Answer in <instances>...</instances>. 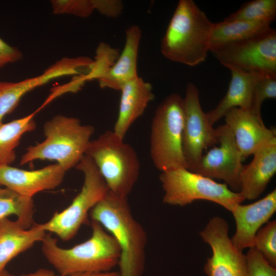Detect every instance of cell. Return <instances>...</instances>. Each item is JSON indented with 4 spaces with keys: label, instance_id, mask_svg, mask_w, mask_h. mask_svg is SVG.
<instances>
[{
    "label": "cell",
    "instance_id": "3957f363",
    "mask_svg": "<svg viewBox=\"0 0 276 276\" xmlns=\"http://www.w3.org/2000/svg\"><path fill=\"white\" fill-rule=\"evenodd\" d=\"M91 226V237L70 248L59 247L56 239L45 235L42 252L60 275L108 271L118 265L120 249L115 239L97 222L92 220Z\"/></svg>",
    "mask_w": 276,
    "mask_h": 276
},
{
    "label": "cell",
    "instance_id": "8992f818",
    "mask_svg": "<svg viewBox=\"0 0 276 276\" xmlns=\"http://www.w3.org/2000/svg\"><path fill=\"white\" fill-rule=\"evenodd\" d=\"M184 116L183 98L175 93L166 97L155 111L151 125L150 154L154 167L161 172L186 168L182 147Z\"/></svg>",
    "mask_w": 276,
    "mask_h": 276
},
{
    "label": "cell",
    "instance_id": "5bb4252c",
    "mask_svg": "<svg viewBox=\"0 0 276 276\" xmlns=\"http://www.w3.org/2000/svg\"><path fill=\"white\" fill-rule=\"evenodd\" d=\"M276 211V190L274 189L263 198L249 204H237L231 211L236 229L231 238L239 250L254 247L256 234Z\"/></svg>",
    "mask_w": 276,
    "mask_h": 276
},
{
    "label": "cell",
    "instance_id": "e0dca14e",
    "mask_svg": "<svg viewBox=\"0 0 276 276\" xmlns=\"http://www.w3.org/2000/svg\"><path fill=\"white\" fill-rule=\"evenodd\" d=\"M120 91L119 113L113 131L124 139L132 124L143 114L155 96L151 83L139 76L126 82Z\"/></svg>",
    "mask_w": 276,
    "mask_h": 276
},
{
    "label": "cell",
    "instance_id": "1f68e13d",
    "mask_svg": "<svg viewBox=\"0 0 276 276\" xmlns=\"http://www.w3.org/2000/svg\"><path fill=\"white\" fill-rule=\"evenodd\" d=\"M69 276H120L119 272L105 271V272H88L78 273Z\"/></svg>",
    "mask_w": 276,
    "mask_h": 276
},
{
    "label": "cell",
    "instance_id": "7a4b0ae2",
    "mask_svg": "<svg viewBox=\"0 0 276 276\" xmlns=\"http://www.w3.org/2000/svg\"><path fill=\"white\" fill-rule=\"evenodd\" d=\"M213 24L193 1H179L161 40L162 54L171 61L190 66L204 61Z\"/></svg>",
    "mask_w": 276,
    "mask_h": 276
},
{
    "label": "cell",
    "instance_id": "d6a6232c",
    "mask_svg": "<svg viewBox=\"0 0 276 276\" xmlns=\"http://www.w3.org/2000/svg\"><path fill=\"white\" fill-rule=\"evenodd\" d=\"M21 276H61L56 274L53 271L47 269H40L37 271Z\"/></svg>",
    "mask_w": 276,
    "mask_h": 276
},
{
    "label": "cell",
    "instance_id": "cb8c5ba5",
    "mask_svg": "<svg viewBox=\"0 0 276 276\" xmlns=\"http://www.w3.org/2000/svg\"><path fill=\"white\" fill-rule=\"evenodd\" d=\"M275 16V0H254L244 3L224 20H242L270 25L274 20Z\"/></svg>",
    "mask_w": 276,
    "mask_h": 276
},
{
    "label": "cell",
    "instance_id": "8fae6325",
    "mask_svg": "<svg viewBox=\"0 0 276 276\" xmlns=\"http://www.w3.org/2000/svg\"><path fill=\"white\" fill-rule=\"evenodd\" d=\"M228 230L226 221L221 217L215 216L199 233L212 251V256L207 259L203 269L208 276H246V256L234 246Z\"/></svg>",
    "mask_w": 276,
    "mask_h": 276
},
{
    "label": "cell",
    "instance_id": "f546056e",
    "mask_svg": "<svg viewBox=\"0 0 276 276\" xmlns=\"http://www.w3.org/2000/svg\"><path fill=\"white\" fill-rule=\"evenodd\" d=\"M95 9L107 17L117 18L123 11V3L120 0H93Z\"/></svg>",
    "mask_w": 276,
    "mask_h": 276
},
{
    "label": "cell",
    "instance_id": "f1b7e54d",
    "mask_svg": "<svg viewBox=\"0 0 276 276\" xmlns=\"http://www.w3.org/2000/svg\"><path fill=\"white\" fill-rule=\"evenodd\" d=\"M246 256V276H276V268L271 266L255 247L249 248Z\"/></svg>",
    "mask_w": 276,
    "mask_h": 276
},
{
    "label": "cell",
    "instance_id": "ac0fdd59",
    "mask_svg": "<svg viewBox=\"0 0 276 276\" xmlns=\"http://www.w3.org/2000/svg\"><path fill=\"white\" fill-rule=\"evenodd\" d=\"M142 31L136 25L126 30L123 50L113 65L98 81L102 88L120 90L129 81L138 77L137 58Z\"/></svg>",
    "mask_w": 276,
    "mask_h": 276
},
{
    "label": "cell",
    "instance_id": "836d02e7",
    "mask_svg": "<svg viewBox=\"0 0 276 276\" xmlns=\"http://www.w3.org/2000/svg\"><path fill=\"white\" fill-rule=\"evenodd\" d=\"M0 276H14L5 269L0 270Z\"/></svg>",
    "mask_w": 276,
    "mask_h": 276
},
{
    "label": "cell",
    "instance_id": "7c38bea8",
    "mask_svg": "<svg viewBox=\"0 0 276 276\" xmlns=\"http://www.w3.org/2000/svg\"><path fill=\"white\" fill-rule=\"evenodd\" d=\"M217 130L219 146L203 154L192 172L211 179H221L231 190L239 192L243 159L230 129L224 124Z\"/></svg>",
    "mask_w": 276,
    "mask_h": 276
},
{
    "label": "cell",
    "instance_id": "83f0119b",
    "mask_svg": "<svg viewBox=\"0 0 276 276\" xmlns=\"http://www.w3.org/2000/svg\"><path fill=\"white\" fill-rule=\"evenodd\" d=\"M51 3L56 14H71L86 18L95 10L93 0H53Z\"/></svg>",
    "mask_w": 276,
    "mask_h": 276
},
{
    "label": "cell",
    "instance_id": "d4e9b609",
    "mask_svg": "<svg viewBox=\"0 0 276 276\" xmlns=\"http://www.w3.org/2000/svg\"><path fill=\"white\" fill-rule=\"evenodd\" d=\"M119 55L118 49L106 42H100L96 50L91 70L88 75L85 76L86 81L98 80L102 77L113 65Z\"/></svg>",
    "mask_w": 276,
    "mask_h": 276
},
{
    "label": "cell",
    "instance_id": "9c48e42d",
    "mask_svg": "<svg viewBox=\"0 0 276 276\" xmlns=\"http://www.w3.org/2000/svg\"><path fill=\"white\" fill-rule=\"evenodd\" d=\"M228 69L276 75V31H267L243 40L231 43L212 52Z\"/></svg>",
    "mask_w": 276,
    "mask_h": 276
},
{
    "label": "cell",
    "instance_id": "4316f807",
    "mask_svg": "<svg viewBox=\"0 0 276 276\" xmlns=\"http://www.w3.org/2000/svg\"><path fill=\"white\" fill-rule=\"evenodd\" d=\"M276 98V75L259 74L255 84L250 111L259 119L263 120L261 106L267 99Z\"/></svg>",
    "mask_w": 276,
    "mask_h": 276
},
{
    "label": "cell",
    "instance_id": "484cf974",
    "mask_svg": "<svg viewBox=\"0 0 276 276\" xmlns=\"http://www.w3.org/2000/svg\"><path fill=\"white\" fill-rule=\"evenodd\" d=\"M272 267L276 268V221L268 222L257 232L254 247Z\"/></svg>",
    "mask_w": 276,
    "mask_h": 276
},
{
    "label": "cell",
    "instance_id": "ba28073f",
    "mask_svg": "<svg viewBox=\"0 0 276 276\" xmlns=\"http://www.w3.org/2000/svg\"><path fill=\"white\" fill-rule=\"evenodd\" d=\"M75 168L82 172V189L71 204L56 212L48 222L41 224L45 232L56 234L66 241L73 238L87 221L88 213L107 194L108 188L93 160L85 154Z\"/></svg>",
    "mask_w": 276,
    "mask_h": 276
},
{
    "label": "cell",
    "instance_id": "30bf717a",
    "mask_svg": "<svg viewBox=\"0 0 276 276\" xmlns=\"http://www.w3.org/2000/svg\"><path fill=\"white\" fill-rule=\"evenodd\" d=\"M184 123L182 135L183 155L186 168L193 171L203 155L204 150L218 141V132L209 122L201 106L199 91L189 83L183 98Z\"/></svg>",
    "mask_w": 276,
    "mask_h": 276
},
{
    "label": "cell",
    "instance_id": "2e32d148",
    "mask_svg": "<svg viewBox=\"0 0 276 276\" xmlns=\"http://www.w3.org/2000/svg\"><path fill=\"white\" fill-rule=\"evenodd\" d=\"M251 162L243 165L239 193L245 200H255L263 193L276 172V136L258 149Z\"/></svg>",
    "mask_w": 276,
    "mask_h": 276
},
{
    "label": "cell",
    "instance_id": "44dd1931",
    "mask_svg": "<svg viewBox=\"0 0 276 276\" xmlns=\"http://www.w3.org/2000/svg\"><path fill=\"white\" fill-rule=\"evenodd\" d=\"M270 25L242 20L213 23L210 42V51L225 45L243 40L268 30Z\"/></svg>",
    "mask_w": 276,
    "mask_h": 276
},
{
    "label": "cell",
    "instance_id": "52a82bcc",
    "mask_svg": "<svg viewBox=\"0 0 276 276\" xmlns=\"http://www.w3.org/2000/svg\"><path fill=\"white\" fill-rule=\"evenodd\" d=\"M159 180L164 191V203L185 206L197 200L218 204L231 212L245 199L239 192H234L227 185L180 167L162 172Z\"/></svg>",
    "mask_w": 276,
    "mask_h": 276
},
{
    "label": "cell",
    "instance_id": "ffe728a7",
    "mask_svg": "<svg viewBox=\"0 0 276 276\" xmlns=\"http://www.w3.org/2000/svg\"><path fill=\"white\" fill-rule=\"evenodd\" d=\"M229 70L232 77L226 94L216 107L206 113L213 126L233 108L249 110L251 108L255 84L259 73Z\"/></svg>",
    "mask_w": 276,
    "mask_h": 276
},
{
    "label": "cell",
    "instance_id": "4dcf8cb0",
    "mask_svg": "<svg viewBox=\"0 0 276 276\" xmlns=\"http://www.w3.org/2000/svg\"><path fill=\"white\" fill-rule=\"evenodd\" d=\"M21 57L22 54L17 48L10 46L0 38V68Z\"/></svg>",
    "mask_w": 276,
    "mask_h": 276
},
{
    "label": "cell",
    "instance_id": "9a60e30c",
    "mask_svg": "<svg viewBox=\"0 0 276 276\" xmlns=\"http://www.w3.org/2000/svg\"><path fill=\"white\" fill-rule=\"evenodd\" d=\"M224 117L243 160L276 136L275 129L267 128L249 110L233 108Z\"/></svg>",
    "mask_w": 276,
    "mask_h": 276
},
{
    "label": "cell",
    "instance_id": "4fadbf2b",
    "mask_svg": "<svg viewBox=\"0 0 276 276\" xmlns=\"http://www.w3.org/2000/svg\"><path fill=\"white\" fill-rule=\"evenodd\" d=\"M65 171L57 163L35 170L0 166V184L29 198L38 192L52 190L62 182Z\"/></svg>",
    "mask_w": 276,
    "mask_h": 276
},
{
    "label": "cell",
    "instance_id": "d6986e66",
    "mask_svg": "<svg viewBox=\"0 0 276 276\" xmlns=\"http://www.w3.org/2000/svg\"><path fill=\"white\" fill-rule=\"evenodd\" d=\"M41 224L24 228L18 221L8 218L0 220V270L18 255L34 243L42 241L46 234Z\"/></svg>",
    "mask_w": 276,
    "mask_h": 276
},
{
    "label": "cell",
    "instance_id": "5b68a950",
    "mask_svg": "<svg viewBox=\"0 0 276 276\" xmlns=\"http://www.w3.org/2000/svg\"><path fill=\"white\" fill-rule=\"evenodd\" d=\"M85 154L94 162L109 191L127 197L137 181L140 163L134 148L113 130L91 140Z\"/></svg>",
    "mask_w": 276,
    "mask_h": 276
},
{
    "label": "cell",
    "instance_id": "7402d4cb",
    "mask_svg": "<svg viewBox=\"0 0 276 276\" xmlns=\"http://www.w3.org/2000/svg\"><path fill=\"white\" fill-rule=\"evenodd\" d=\"M37 111L0 125V166L10 165L16 159L15 149L22 136L36 128Z\"/></svg>",
    "mask_w": 276,
    "mask_h": 276
},
{
    "label": "cell",
    "instance_id": "277c9868",
    "mask_svg": "<svg viewBox=\"0 0 276 276\" xmlns=\"http://www.w3.org/2000/svg\"><path fill=\"white\" fill-rule=\"evenodd\" d=\"M94 131L93 126L83 125L78 118L56 116L43 125L44 140L27 148L20 164L35 160H55L66 172L85 154Z\"/></svg>",
    "mask_w": 276,
    "mask_h": 276
},
{
    "label": "cell",
    "instance_id": "603a6c76",
    "mask_svg": "<svg viewBox=\"0 0 276 276\" xmlns=\"http://www.w3.org/2000/svg\"><path fill=\"white\" fill-rule=\"evenodd\" d=\"M0 184V220L15 215L17 221L25 228L33 223L34 203L32 198L22 196Z\"/></svg>",
    "mask_w": 276,
    "mask_h": 276
},
{
    "label": "cell",
    "instance_id": "6da1fadb",
    "mask_svg": "<svg viewBox=\"0 0 276 276\" xmlns=\"http://www.w3.org/2000/svg\"><path fill=\"white\" fill-rule=\"evenodd\" d=\"M91 220L99 223L115 239L120 249V276H142L145 267L146 233L134 218L127 197L109 191L90 211Z\"/></svg>",
    "mask_w": 276,
    "mask_h": 276
}]
</instances>
